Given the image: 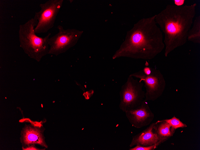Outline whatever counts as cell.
Returning <instances> with one entry per match:
<instances>
[{"mask_svg":"<svg viewBox=\"0 0 200 150\" xmlns=\"http://www.w3.org/2000/svg\"><path fill=\"white\" fill-rule=\"evenodd\" d=\"M155 16L143 19L134 25L113 55V59L124 57L150 60L163 50L165 45L163 35L157 25Z\"/></svg>","mask_w":200,"mask_h":150,"instance_id":"cell-1","label":"cell"},{"mask_svg":"<svg viewBox=\"0 0 200 150\" xmlns=\"http://www.w3.org/2000/svg\"><path fill=\"white\" fill-rule=\"evenodd\" d=\"M196 3L177 6L169 4L156 15L155 19L164 35V55L187 42L188 34L196 14Z\"/></svg>","mask_w":200,"mask_h":150,"instance_id":"cell-2","label":"cell"},{"mask_svg":"<svg viewBox=\"0 0 200 150\" xmlns=\"http://www.w3.org/2000/svg\"><path fill=\"white\" fill-rule=\"evenodd\" d=\"M38 23L34 17L19 26L18 31L20 46L30 58L37 62L49 54V40L51 33L44 37L37 36L34 28Z\"/></svg>","mask_w":200,"mask_h":150,"instance_id":"cell-3","label":"cell"},{"mask_svg":"<svg viewBox=\"0 0 200 150\" xmlns=\"http://www.w3.org/2000/svg\"><path fill=\"white\" fill-rule=\"evenodd\" d=\"M139 78L144 84L146 91L144 100L154 101L163 94L166 83L160 71L156 68L145 67L143 69L130 75Z\"/></svg>","mask_w":200,"mask_h":150,"instance_id":"cell-4","label":"cell"},{"mask_svg":"<svg viewBox=\"0 0 200 150\" xmlns=\"http://www.w3.org/2000/svg\"><path fill=\"white\" fill-rule=\"evenodd\" d=\"M142 81L130 75L119 92V109L123 112L134 109L139 106L145 99V92L143 90Z\"/></svg>","mask_w":200,"mask_h":150,"instance_id":"cell-5","label":"cell"},{"mask_svg":"<svg viewBox=\"0 0 200 150\" xmlns=\"http://www.w3.org/2000/svg\"><path fill=\"white\" fill-rule=\"evenodd\" d=\"M58 32L50 37L49 54L57 56L64 53L77 43L83 33V31L75 29H65L60 25L57 27Z\"/></svg>","mask_w":200,"mask_h":150,"instance_id":"cell-6","label":"cell"},{"mask_svg":"<svg viewBox=\"0 0 200 150\" xmlns=\"http://www.w3.org/2000/svg\"><path fill=\"white\" fill-rule=\"evenodd\" d=\"M63 1V0H49L40 4L41 9L35 13L34 16L38 21L34 28L36 34L46 33L54 26Z\"/></svg>","mask_w":200,"mask_h":150,"instance_id":"cell-7","label":"cell"},{"mask_svg":"<svg viewBox=\"0 0 200 150\" xmlns=\"http://www.w3.org/2000/svg\"><path fill=\"white\" fill-rule=\"evenodd\" d=\"M125 113L129 122L137 128L150 125L154 118L147 101L144 100L138 107Z\"/></svg>","mask_w":200,"mask_h":150,"instance_id":"cell-8","label":"cell"},{"mask_svg":"<svg viewBox=\"0 0 200 150\" xmlns=\"http://www.w3.org/2000/svg\"><path fill=\"white\" fill-rule=\"evenodd\" d=\"M154 123L150 124L143 131L133 136L129 145L130 147H132L136 145L147 146L155 144L159 146L166 141L154 131L153 128Z\"/></svg>","mask_w":200,"mask_h":150,"instance_id":"cell-9","label":"cell"},{"mask_svg":"<svg viewBox=\"0 0 200 150\" xmlns=\"http://www.w3.org/2000/svg\"><path fill=\"white\" fill-rule=\"evenodd\" d=\"M33 123L32 125H26L22 133V142L26 147L37 144L46 147V145L43 137L42 131L39 125L40 123Z\"/></svg>","mask_w":200,"mask_h":150,"instance_id":"cell-10","label":"cell"},{"mask_svg":"<svg viewBox=\"0 0 200 150\" xmlns=\"http://www.w3.org/2000/svg\"><path fill=\"white\" fill-rule=\"evenodd\" d=\"M153 128L157 134L166 141L173 136L176 130L164 119L154 122Z\"/></svg>","mask_w":200,"mask_h":150,"instance_id":"cell-11","label":"cell"},{"mask_svg":"<svg viewBox=\"0 0 200 150\" xmlns=\"http://www.w3.org/2000/svg\"><path fill=\"white\" fill-rule=\"evenodd\" d=\"M189 31L187 40L195 43H200V16H198L193 21Z\"/></svg>","mask_w":200,"mask_h":150,"instance_id":"cell-12","label":"cell"},{"mask_svg":"<svg viewBox=\"0 0 200 150\" xmlns=\"http://www.w3.org/2000/svg\"><path fill=\"white\" fill-rule=\"evenodd\" d=\"M164 120L169 123L172 127L175 130L179 128H184L187 127V125L185 124L182 122L179 119L176 118L174 116L171 119Z\"/></svg>","mask_w":200,"mask_h":150,"instance_id":"cell-13","label":"cell"},{"mask_svg":"<svg viewBox=\"0 0 200 150\" xmlns=\"http://www.w3.org/2000/svg\"><path fill=\"white\" fill-rule=\"evenodd\" d=\"M159 145L157 144L151 146H144L136 145L134 147L130 148L129 150H154Z\"/></svg>","mask_w":200,"mask_h":150,"instance_id":"cell-14","label":"cell"},{"mask_svg":"<svg viewBox=\"0 0 200 150\" xmlns=\"http://www.w3.org/2000/svg\"><path fill=\"white\" fill-rule=\"evenodd\" d=\"M175 5L177 6H181L183 5L184 2V0H174Z\"/></svg>","mask_w":200,"mask_h":150,"instance_id":"cell-15","label":"cell"}]
</instances>
